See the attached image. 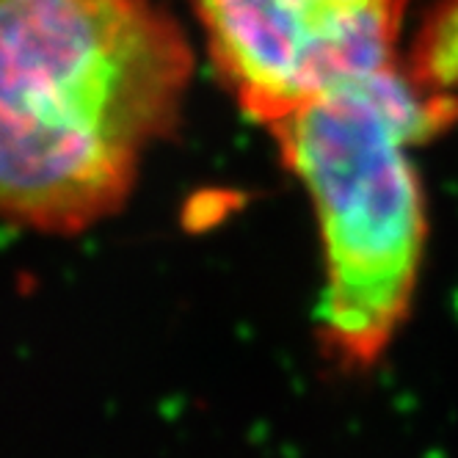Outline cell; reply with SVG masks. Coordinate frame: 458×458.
I'll use <instances>...</instances> for the list:
<instances>
[{"instance_id": "2", "label": "cell", "mask_w": 458, "mask_h": 458, "mask_svg": "<svg viewBox=\"0 0 458 458\" xmlns=\"http://www.w3.org/2000/svg\"><path fill=\"white\" fill-rule=\"evenodd\" d=\"M458 119V94L420 86L401 64L320 94L271 130L318 218V326L340 362L365 368L406 320L425 246L411 149Z\"/></svg>"}, {"instance_id": "4", "label": "cell", "mask_w": 458, "mask_h": 458, "mask_svg": "<svg viewBox=\"0 0 458 458\" xmlns=\"http://www.w3.org/2000/svg\"><path fill=\"white\" fill-rule=\"evenodd\" d=\"M411 78L437 94H458V0H439L411 47Z\"/></svg>"}, {"instance_id": "1", "label": "cell", "mask_w": 458, "mask_h": 458, "mask_svg": "<svg viewBox=\"0 0 458 458\" xmlns=\"http://www.w3.org/2000/svg\"><path fill=\"white\" fill-rule=\"evenodd\" d=\"M0 196L12 224L75 235L116 213L193 72L157 0H0Z\"/></svg>"}, {"instance_id": "3", "label": "cell", "mask_w": 458, "mask_h": 458, "mask_svg": "<svg viewBox=\"0 0 458 458\" xmlns=\"http://www.w3.org/2000/svg\"><path fill=\"white\" fill-rule=\"evenodd\" d=\"M238 106L274 127L320 94L395 67L409 0H193Z\"/></svg>"}]
</instances>
